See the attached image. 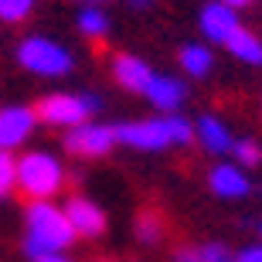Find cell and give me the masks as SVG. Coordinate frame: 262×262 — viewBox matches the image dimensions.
<instances>
[{
	"instance_id": "cell-1",
	"label": "cell",
	"mask_w": 262,
	"mask_h": 262,
	"mask_svg": "<svg viewBox=\"0 0 262 262\" xmlns=\"http://www.w3.org/2000/svg\"><path fill=\"white\" fill-rule=\"evenodd\" d=\"M119 143L140 154H160L170 146H191L194 143V119L181 116V113H160L150 119H126L116 126Z\"/></svg>"
},
{
	"instance_id": "cell-2",
	"label": "cell",
	"mask_w": 262,
	"mask_h": 262,
	"mask_svg": "<svg viewBox=\"0 0 262 262\" xmlns=\"http://www.w3.org/2000/svg\"><path fill=\"white\" fill-rule=\"evenodd\" d=\"M24 255L28 259H41V255L65 252L78 235L68 225L65 208H58L55 201H31L24 211Z\"/></svg>"
},
{
	"instance_id": "cell-3",
	"label": "cell",
	"mask_w": 262,
	"mask_h": 262,
	"mask_svg": "<svg viewBox=\"0 0 262 262\" xmlns=\"http://www.w3.org/2000/svg\"><path fill=\"white\" fill-rule=\"evenodd\" d=\"M68 184V170L61 157L48 150H28L17 157V191L28 201H55Z\"/></svg>"
},
{
	"instance_id": "cell-4",
	"label": "cell",
	"mask_w": 262,
	"mask_h": 262,
	"mask_svg": "<svg viewBox=\"0 0 262 262\" xmlns=\"http://www.w3.org/2000/svg\"><path fill=\"white\" fill-rule=\"evenodd\" d=\"M17 65L38 78H65L75 72V51L48 34H28L17 45Z\"/></svg>"
},
{
	"instance_id": "cell-5",
	"label": "cell",
	"mask_w": 262,
	"mask_h": 262,
	"mask_svg": "<svg viewBox=\"0 0 262 262\" xmlns=\"http://www.w3.org/2000/svg\"><path fill=\"white\" fill-rule=\"evenodd\" d=\"M34 109L45 126L75 129L82 123H92V116L102 109V99H99V92H51Z\"/></svg>"
},
{
	"instance_id": "cell-6",
	"label": "cell",
	"mask_w": 262,
	"mask_h": 262,
	"mask_svg": "<svg viewBox=\"0 0 262 262\" xmlns=\"http://www.w3.org/2000/svg\"><path fill=\"white\" fill-rule=\"evenodd\" d=\"M242 10L228 7V4H222V0H208V4H201V10H198V31H201V38L208 41V45H218V48H225L228 41L242 31Z\"/></svg>"
},
{
	"instance_id": "cell-7",
	"label": "cell",
	"mask_w": 262,
	"mask_h": 262,
	"mask_svg": "<svg viewBox=\"0 0 262 262\" xmlns=\"http://www.w3.org/2000/svg\"><path fill=\"white\" fill-rule=\"evenodd\" d=\"M119 143L116 126L109 123H82L75 129H65V150L82 160H99V157L113 154V146Z\"/></svg>"
},
{
	"instance_id": "cell-8",
	"label": "cell",
	"mask_w": 262,
	"mask_h": 262,
	"mask_svg": "<svg viewBox=\"0 0 262 262\" xmlns=\"http://www.w3.org/2000/svg\"><path fill=\"white\" fill-rule=\"evenodd\" d=\"M38 109L34 106H0V150H20L31 140V133L38 129Z\"/></svg>"
},
{
	"instance_id": "cell-9",
	"label": "cell",
	"mask_w": 262,
	"mask_h": 262,
	"mask_svg": "<svg viewBox=\"0 0 262 262\" xmlns=\"http://www.w3.org/2000/svg\"><path fill=\"white\" fill-rule=\"evenodd\" d=\"M143 99L150 102V106L157 109V113H181V106L187 102V82L181 75H170V72H157L154 78H150V85H146Z\"/></svg>"
},
{
	"instance_id": "cell-10",
	"label": "cell",
	"mask_w": 262,
	"mask_h": 262,
	"mask_svg": "<svg viewBox=\"0 0 262 262\" xmlns=\"http://www.w3.org/2000/svg\"><path fill=\"white\" fill-rule=\"evenodd\" d=\"M65 214H68V225H72V232L78 238H99V235L106 232V211L92 198L72 194L65 201Z\"/></svg>"
},
{
	"instance_id": "cell-11",
	"label": "cell",
	"mask_w": 262,
	"mask_h": 262,
	"mask_svg": "<svg viewBox=\"0 0 262 262\" xmlns=\"http://www.w3.org/2000/svg\"><path fill=\"white\" fill-rule=\"evenodd\" d=\"M109 68H113V82H116L119 89L133 92V96H143V92H146V85H150V78L157 75L150 61H146V58H140V55H129V51L116 55Z\"/></svg>"
},
{
	"instance_id": "cell-12",
	"label": "cell",
	"mask_w": 262,
	"mask_h": 262,
	"mask_svg": "<svg viewBox=\"0 0 262 262\" xmlns=\"http://www.w3.org/2000/svg\"><path fill=\"white\" fill-rule=\"evenodd\" d=\"M208 184H211V191L218 198H225V201H238V198H249L255 191L252 181H249V170H242V167L235 164H214L211 174H208Z\"/></svg>"
},
{
	"instance_id": "cell-13",
	"label": "cell",
	"mask_w": 262,
	"mask_h": 262,
	"mask_svg": "<svg viewBox=\"0 0 262 262\" xmlns=\"http://www.w3.org/2000/svg\"><path fill=\"white\" fill-rule=\"evenodd\" d=\"M194 140L201 143V150H208L214 157L232 154V146H235V136L228 129V123L222 116H214V113H204V116L194 119Z\"/></svg>"
},
{
	"instance_id": "cell-14",
	"label": "cell",
	"mask_w": 262,
	"mask_h": 262,
	"mask_svg": "<svg viewBox=\"0 0 262 262\" xmlns=\"http://www.w3.org/2000/svg\"><path fill=\"white\" fill-rule=\"evenodd\" d=\"M177 65H181L184 78L201 82V78H208L214 72V48L208 41H187V45L177 48Z\"/></svg>"
},
{
	"instance_id": "cell-15",
	"label": "cell",
	"mask_w": 262,
	"mask_h": 262,
	"mask_svg": "<svg viewBox=\"0 0 262 262\" xmlns=\"http://www.w3.org/2000/svg\"><path fill=\"white\" fill-rule=\"evenodd\" d=\"M75 31L92 45H102L109 38V31H113V20H109L102 4H82L75 14Z\"/></svg>"
},
{
	"instance_id": "cell-16",
	"label": "cell",
	"mask_w": 262,
	"mask_h": 262,
	"mask_svg": "<svg viewBox=\"0 0 262 262\" xmlns=\"http://www.w3.org/2000/svg\"><path fill=\"white\" fill-rule=\"evenodd\" d=\"M225 51H228L235 61L249 65V68H262V34H255V31H249V28L238 31V34L225 45Z\"/></svg>"
},
{
	"instance_id": "cell-17",
	"label": "cell",
	"mask_w": 262,
	"mask_h": 262,
	"mask_svg": "<svg viewBox=\"0 0 262 262\" xmlns=\"http://www.w3.org/2000/svg\"><path fill=\"white\" fill-rule=\"evenodd\" d=\"M164 232H167V225H164V218H160V211H140L133 218V235L143 245H157L164 238Z\"/></svg>"
},
{
	"instance_id": "cell-18",
	"label": "cell",
	"mask_w": 262,
	"mask_h": 262,
	"mask_svg": "<svg viewBox=\"0 0 262 262\" xmlns=\"http://www.w3.org/2000/svg\"><path fill=\"white\" fill-rule=\"evenodd\" d=\"M232 157L242 170H255V167H262V143L255 136H242V140H235Z\"/></svg>"
},
{
	"instance_id": "cell-19",
	"label": "cell",
	"mask_w": 262,
	"mask_h": 262,
	"mask_svg": "<svg viewBox=\"0 0 262 262\" xmlns=\"http://www.w3.org/2000/svg\"><path fill=\"white\" fill-rule=\"evenodd\" d=\"M38 10V0H0V24H24Z\"/></svg>"
},
{
	"instance_id": "cell-20",
	"label": "cell",
	"mask_w": 262,
	"mask_h": 262,
	"mask_svg": "<svg viewBox=\"0 0 262 262\" xmlns=\"http://www.w3.org/2000/svg\"><path fill=\"white\" fill-rule=\"evenodd\" d=\"M17 191V157L10 150H0V201H7Z\"/></svg>"
},
{
	"instance_id": "cell-21",
	"label": "cell",
	"mask_w": 262,
	"mask_h": 262,
	"mask_svg": "<svg viewBox=\"0 0 262 262\" xmlns=\"http://www.w3.org/2000/svg\"><path fill=\"white\" fill-rule=\"evenodd\" d=\"M198 255H201V262H235V252L225 242H204V245H198Z\"/></svg>"
},
{
	"instance_id": "cell-22",
	"label": "cell",
	"mask_w": 262,
	"mask_h": 262,
	"mask_svg": "<svg viewBox=\"0 0 262 262\" xmlns=\"http://www.w3.org/2000/svg\"><path fill=\"white\" fill-rule=\"evenodd\" d=\"M235 262H262V242L259 245H245L242 252H235Z\"/></svg>"
},
{
	"instance_id": "cell-23",
	"label": "cell",
	"mask_w": 262,
	"mask_h": 262,
	"mask_svg": "<svg viewBox=\"0 0 262 262\" xmlns=\"http://www.w3.org/2000/svg\"><path fill=\"white\" fill-rule=\"evenodd\" d=\"M174 262H201V255H198V245H181L174 252Z\"/></svg>"
},
{
	"instance_id": "cell-24",
	"label": "cell",
	"mask_w": 262,
	"mask_h": 262,
	"mask_svg": "<svg viewBox=\"0 0 262 262\" xmlns=\"http://www.w3.org/2000/svg\"><path fill=\"white\" fill-rule=\"evenodd\" d=\"M123 4H126L133 14H150V10H157L160 0H123Z\"/></svg>"
},
{
	"instance_id": "cell-25",
	"label": "cell",
	"mask_w": 262,
	"mask_h": 262,
	"mask_svg": "<svg viewBox=\"0 0 262 262\" xmlns=\"http://www.w3.org/2000/svg\"><path fill=\"white\" fill-rule=\"evenodd\" d=\"M222 4H228V7H235V10H249V7H255L259 0H222Z\"/></svg>"
},
{
	"instance_id": "cell-26",
	"label": "cell",
	"mask_w": 262,
	"mask_h": 262,
	"mask_svg": "<svg viewBox=\"0 0 262 262\" xmlns=\"http://www.w3.org/2000/svg\"><path fill=\"white\" fill-rule=\"evenodd\" d=\"M31 262H72L65 252H55V255H41V259H31Z\"/></svg>"
},
{
	"instance_id": "cell-27",
	"label": "cell",
	"mask_w": 262,
	"mask_h": 262,
	"mask_svg": "<svg viewBox=\"0 0 262 262\" xmlns=\"http://www.w3.org/2000/svg\"><path fill=\"white\" fill-rule=\"evenodd\" d=\"M82 4H106V0H82Z\"/></svg>"
},
{
	"instance_id": "cell-28",
	"label": "cell",
	"mask_w": 262,
	"mask_h": 262,
	"mask_svg": "<svg viewBox=\"0 0 262 262\" xmlns=\"http://www.w3.org/2000/svg\"><path fill=\"white\" fill-rule=\"evenodd\" d=\"M259 235H262V222H259Z\"/></svg>"
},
{
	"instance_id": "cell-29",
	"label": "cell",
	"mask_w": 262,
	"mask_h": 262,
	"mask_svg": "<svg viewBox=\"0 0 262 262\" xmlns=\"http://www.w3.org/2000/svg\"><path fill=\"white\" fill-rule=\"evenodd\" d=\"M99 262H106V259H99Z\"/></svg>"
}]
</instances>
